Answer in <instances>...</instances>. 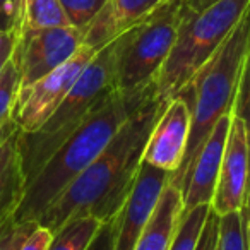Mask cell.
<instances>
[{
	"mask_svg": "<svg viewBox=\"0 0 250 250\" xmlns=\"http://www.w3.org/2000/svg\"><path fill=\"white\" fill-rule=\"evenodd\" d=\"M72 26L62 9L60 0H24L22 29H42Z\"/></svg>",
	"mask_w": 250,
	"mask_h": 250,
	"instance_id": "obj_17",
	"label": "cell"
},
{
	"mask_svg": "<svg viewBox=\"0 0 250 250\" xmlns=\"http://www.w3.org/2000/svg\"><path fill=\"white\" fill-rule=\"evenodd\" d=\"M24 18V0H0V33L19 35Z\"/></svg>",
	"mask_w": 250,
	"mask_h": 250,
	"instance_id": "obj_24",
	"label": "cell"
},
{
	"mask_svg": "<svg viewBox=\"0 0 250 250\" xmlns=\"http://www.w3.org/2000/svg\"><path fill=\"white\" fill-rule=\"evenodd\" d=\"M233 115L240 117L245 122L247 136H249V147H250V48L247 53L245 65H243L242 81H240L238 94H236L235 106H233Z\"/></svg>",
	"mask_w": 250,
	"mask_h": 250,
	"instance_id": "obj_23",
	"label": "cell"
},
{
	"mask_svg": "<svg viewBox=\"0 0 250 250\" xmlns=\"http://www.w3.org/2000/svg\"><path fill=\"white\" fill-rule=\"evenodd\" d=\"M103 221L94 216H77L63 223L50 242L48 250H87Z\"/></svg>",
	"mask_w": 250,
	"mask_h": 250,
	"instance_id": "obj_16",
	"label": "cell"
},
{
	"mask_svg": "<svg viewBox=\"0 0 250 250\" xmlns=\"http://www.w3.org/2000/svg\"><path fill=\"white\" fill-rule=\"evenodd\" d=\"M96 53V48L84 43L65 63L36 83L19 89L11 118L21 132H35L52 117Z\"/></svg>",
	"mask_w": 250,
	"mask_h": 250,
	"instance_id": "obj_7",
	"label": "cell"
},
{
	"mask_svg": "<svg viewBox=\"0 0 250 250\" xmlns=\"http://www.w3.org/2000/svg\"><path fill=\"white\" fill-rule=\"evenodd\" d=\"M84 45V31L76 26L22 29L12 59L21 70V87L36 83L65 63Z\"/></svg>",
	"mask_w": 250,
	"mask_h": 250,
	"instance_id": "obj_8",
	"label": "cell"
},
{
	"mask_svg": "<svg viewBox=\"0 0 250 250\" xmlns=\"http://www.w3.org/2000/svg\"><path fill=\"white\" fill-rule=\"evenodd\" d=\"M18 130H19V127L16 125V122L12 120L11 117L0 120V146H2V144H4L5 141L12 136V134L18 132Z\"/></svg>",
	"mask_w": 250,
	"mask_h": 250,
	"instance_id": "obj_28",
	"label": "cell"
},
{
	"mask_svg": "<svg viewBox=\"0 0 250 250\" xmlns=\"http://www.w3.org/2000/svg\"><path fill=\"white\" fill-rule=\"evenodd\" d=\"M219 240V216L211 209L195 250H216Z\"/></svg>",
	"mask_w": 250,
	"mask_h": 250,
	"instance_id": "obj_25",
	"label": "cell"
},
{
	"mask_svg": "<svg viewBox=\"0 0 250 250\" xmlns=\"http://www.w3.org/2000/svg\"><path fill=\"white\" fill-rule=\"evenodd\" d=\"M168 101L158 96L146 101L120 127L104 151L52 202L36 221L55 233L77 216L110 221L120 212L136 184L149 134Z\"/></svg>",
	"mask_w": 250,
	"mask_h": 250,
	"instance_id": "obj_1",
	"label": "cell"
},
{
	"mask_svg": "<svg viewBox=\"0 0 250 250\" xmlns=\"http://www.w3.org/2000/svg\"><path fill=\"white\" fill-rule=\"evenodd\" d=\"M250 48V11L240 19L214 55L199 69L190 83L177 94L190 108V136L185 156L171 177L175 187L184 188L192 165L212 129L225 115L233 113L243 65ZM175 96V98H177Z\"/></svg>",
	"mask_w": 250,
	"mask_h": 250,
	"instance_id": "obj_3",
	"label": "cell"
},
{
	"mask_svg": "<svg viewBox=\"0 0 250 250\" xmlns=\"http://www.w3.org/2000/svg\"><path fill=\"white\" fill-rule=\"evenodd\" d=\"M52 238H53V233L38 225V228L26 238V242L22 243L19 250H48Z\"/></svg>",
	"mask_w": 250,
	"mask_h": 250,
	"instance_id": "obj_27",
	"label": "cell"
},
{
	"mask_svg": "<svg viewBox=\"0 0 250 250\" xmlns=\"http://www.w3.org/2000/svg\"><path fill=\"white\" fill-rule=\"evenodd\" d=\"M245 219H247V250H250V184H249V197L245 206Z\"/></svg>",
	"mask_w": 250,
	"mask_h": 250,
	"instance_id": "obj_31",
	"label": "cell"
},
{
	"mask_svg": "<svg viewBox=\"0 0 250 250\" xmlns=\"http://www.w3.org/2000/svg\"><path fill=\"white\" fill-rule=\"evenodd\" d=\"M233 113H228L216 124L211 136L201 147L194 165H192L185 185L182 188L184 195V211L194 209L201 204H211L225 156L226 139Z\"/></svg>",
	"mask_w": 250,
	"mask_h": 250,
	"instance_id": "obj_12",
	"label": "cell"
},
{
	"mask_svg": "<svg viewBox=\"0 0 250 250\" xmlns=\"http://www.w3.org/2000/svg\"><path fill=\"white\" fill-rule=\"evenodd\" d=\"M154 94L156 83L136 89H118L111 94L28 182L14 218L18 221H36L103 153L122 125Z\"/></svg>",
	"mask_w": 250,
	"mask_h": 250,
	"instance_id": "obj_2",
	"label": "cell"
},
{
	"mask_svg": "<svg viewBox=\"0 0 250 250\" xmlns=\"http://www.w3.org/2000/svg\"><path fill=\"white\" fill-rule=\"evenodd\" d=\"M182 212H184V195L180 188L170 182L161 192L156 209L147 221L143 235L137 240L134 250H170Z\"/></svg>",
	"mask_w": 250,
	"mask_h": 250,
	"instance_id": "obj_14",
	"label": "cell"
},
{
	"mask_svg": "<svg viewBox=\"0 0 250 250\" xmlns=\"http://www.w3.org/2000/svg\"><path fill=\"white\" fill-rule=\"evenodd\" d=\"M250 147L245 122L233 115L211 209L218 216L243 211L249 197Z\"/></svg>",
	"mask_w": 250,
	"mask_h": 250,
	"instance_id": "obj_9",
	"label": "cell"
},
{
	"mask_svg": "<svg viewBox=\"0 0 250 250\" xmlns=\"http://www.w3.org/2000/svg\"><path fill=\"white\" fill-rule=\"evenodd\" d=\"M16 42H18V38L12 40L11 43H7V45H4L2 48H0V72H2V69L5 67V63L12 59V53H14V48H16Z\"/></svg>",
	"mask_w": 250,
	"mask_h": 250,
	"instance_id": "obj_29",
	"label": "cell"
},
{
	"mask_svg": "<svg viewBox=\"0 0 250 250\" xmlns=\"http://www.w3.org/2000/svg\"><path fill=\"white\" fill-rule=\"evenodd\" d=\"M170 180V171L160 170L146 161L141 163L132 192L117 214L115 250H134Z\"/></svg>",
	"mask_w": 250,
	"mask_h": 250,
	"instance_id": "obj_10",
	"label": "cell"
},
{
	"mask_svg": "<svg viewBox=\"0 0 250 250\" xmlns=\"http://www.w3.org/2000/svg\"><path fill=\"white\" fill-rule=\"evenodd\" d=\"M60 4L70 24L84 29L103 9L106 0H60Z\"/></svg>",
	"mask_w": 250,
	"mask_h": 250,
	"instance_id": "obj_22",
	"label": "cell"
},
{
	"mask_svg": "<svg viewBox=\"0 0 250 250\" xmlns=\"http://www.w3.org/2000/svg\"><path fill=\"white\" fill-rule=\"evenodd\" d=\"M216 250H218V249H216Z\"/></svg>",
	"mask_w": 250,
	"mask_h": 250,
	"instance_id": "obj_32",
	"label": "cell"
},
{
	"mask_svg": "<svg viewBox=\"0 0 250 250\" xmlns=\"http://www.w3.org/2000/svg\"><path fill=\"white\" fill-rule=\"evenodd\" d=\"M182 9L184 0H163L151 14L115 40L118 89H136L156 83L173 50Z\"/></svg>",
	"mask_w": 250,
	"mask_h": 250,
	"instance_id": "obj_6",
	"label": "cell"
},
{
	"mask_svg": "<svg viewBox=\"0 0 250 250\" xmlns=\"http://www.w3.org/2000/svg\"><path fill=\"white\" fill-rule=\"evenodd\" d=\"M218 250H247V219L243 211L219 216Z\"/></svg>",
	"mask_w": 250,
	"mask_h": 250,
	"instance_id": "obj_19",
	"label": "cell"
},
{
	"mask_svg": "<svg viewBox=\"0 0 250 250\" xmlns=\"http://www.w3.org/2000/svg\"><path fill=\"white\" fill-rule=\"evenodd\" d=\"M190 108L182 96L168 101L149 134L143 161L173 173L185 156L190 136Z\"/></svg>",
	"mask_w": 250,
	"mask_h": 250,
	"instance_id": "obj_11",
	"label": "cell"
},
{
	"mask_svg": "<svg viewBox=\"0 0 250 250\" xmlns=\"http://www.w3.org/2000/svg\"><path fill=\"white\" fill-rule=\"evenodd\" d=\"M38 228V221H18L14 214L0 223V250H19L29 235Z\"/></svg>",
	"mask_w": 250,
	"mask_h": 250,
	"instance_id": "obj_21",
	"label": "cell"
},
{
	"mask_svg": "<svg viewBox=\"0 0 250 250\" xmlns=\"http://www.w3.org/2000/svg\"><path fill=\"white\" fill-rule=\"evenodd\" d=\"M249 11L250 0H218L202 11L184 5L173 50L156 77L158 96L173 100Z\"/></svg>",
	"mask_w": 250,
	"mask_h": 250,
	"instance_id": "obj_5",
	"label": "cell"
},
{
	"mask_svg": "<svg viewBox=\"0 0 250 250\" xmlns=\"http://www.w3.org/2000/svg\"><path fill=\"white\" fill-rule=\"evenodd\" d=\"M21 89V70L11 59L0 72V120L11 117L12 106Z\"/></svg>",
	"mask_w": 250,
	"mask_h": 250,
	"instance_id": "obj_20",
	"label": "cell"
},
{
	"mask_svg": "<svg viewBox=\"0 0 250 250\" xmlns=\"http://www.w3.org/2000/svg\"><path fill=\"white\" fill-rule=\"evenodd\" d=\"M115 238H117V216L101 225L87 250H115Z\"/></svg>",
	"mask_w": 250,
	"mask_h": 250,
	"instance_id": "obj_26",
	"label": "cell"
},
{
	"mask_svg": "<svg viewBox=\"0 0 250 250\" xmlns=\"http://www.w3.org/2000/svg\"><path fill=\"white\" fill-rule=\"evenodd\" d=\"M18 130L0 146V223L12 216L21 206L26 192V175L19 153Z\"/></svg>",
	"mask_w": 250,
	"mask_h": 250,
	"instance_id": "obj_15",
	"label": "cell"
},
{
	"mask_svg": "<svg viewBox=\"0 0 250 250\" xmlns=\"http://www.w3.org/2000/svg\"><path fill=\"white\" fill-rule=\"evenodd\" d=\"M209 212H211V204H201L182 212L170 250H195Z\"/></svg>",
	"mask_w": 250,
	"mask_h": 250,
	"instance_id": "obj_18",
	"label": "cell"
},
{
	"mask_svg": "<svg viewBox=\"0 0 250 250\" xmlns=\"http://www.w3.org/2000/svg\"><path fill=\"white\" fill-rule=\"evenodd\" d=\"M214 2H218V0H184V5L190 11H202Z\"/></svg>",
	"mask_w": 250,
	"mask_h": 250,
	"instance_id": "obj_30",
	"label": "cell"
},
{
	"mask_svg": "<svg viewBox=\"0 0 250 250\" xmlns=\"http://www.w3.org/2000/svg\"><path fill=\"white\" fill-rule=\"evenodd\" d=\"M117 91V43L113 40L98 50L65 100L38 130L19 132L18 144L26 185L45 161Z\"/></svg>",
	"mask_w": 250,
	"mask_h": 250,
	"instance_id": "obj_4",
	"label": "cell"
},
{
	"mask_svg": "<svg viewBox=\"0 0 250 250\" xmlns=\"http://www.w3.org/2000/svg\"><path fill=\"white\" fill-rule=\"evenodd\" d=\"M163 0H106L96 18L83 29L84 43L101 50L154 11Z\"/></svg>",
	"mask_w": 250,
	"mask_h": 250,
	"instance_id": "obj_13",
	"label": "cell"
}]
</instances>
